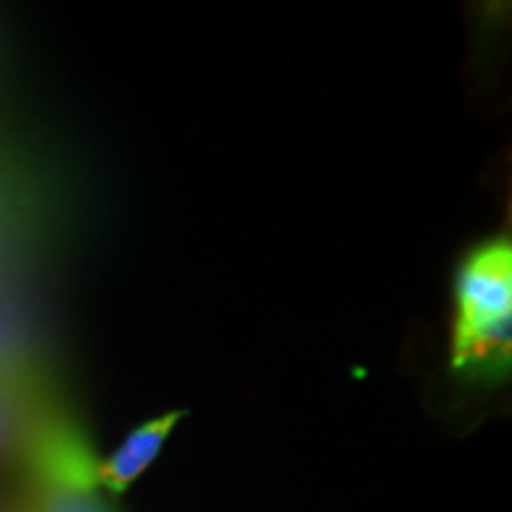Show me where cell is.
Returning a JSON list of instances; mask_svg holds the SVG:
<instances>
[{
	"label": "cell",
	"mask_w": 512,
	"mask_h": 512,
	"mask_svg": "<svg viewBox=\"0 0 512 512\" xmlns=\"http://www.w3.org/2000/svg\"><path fill=\"white\" fill-rule=\"evenodd\" d=\"M512 363V245L496 238L456 275L451 368L470 382H501Z\"/></svg>",
	"instance_id": "obj_1"
},
{
	"label": "cell",
	"mask_w": 512,
	"mask_h": 512,
	"mask_svg": "<svg viewBox=\"0 0 512 512\" xmlns=\"http://www.w3.org/2000/svg\"><path fill=\"white\" fill-rule=\"evenodd\" d=\"M31 489L27 512H112L98 494L93 467L79 437L57 425L29 458Z\"/></svg>",
	"instance_id": "obj_2"
},
{
	"label": "cell",
	"mask_w": 512,
	"mask_h": 512,
	"mask_svg": "<svg viewBox=\"0 0 512 512\" xmlns=\"http://www.w3.org/2000/svg\"><path fill=\"white\" fill-rule=\"evenodd\" d=\"M183 418V411H169L133 427L110 456L95 463L93 477L98 489L110 491L114 496L126 494L145 475L147 467L159 458L171 432L176 430V425Z\"/></svg>",
	"instance_id": "obj_3"
},
{
	"label": "cell",
	"mask_w": 512,
	"mask_h": 512,
	"mask_svg": "<svg viewBox=\"0 0 512 512\" xmlns=\"http://www.w3.org/2000/svg\"><path fill=\"white\" fill-rule=\"evenodd\" d=\"M55 427L29 387L0 375V460H29Z\"/></svg>",
	"instance_id": "obj_4"
},
{
	"label": "cell",
	"mask_w": 512,
	"mask_h": 512,
	"mask_svg": "<svg viewBox=\"0 0 512 512\" xmlns=\"http://www.w3.org/2000/svg\"><path fill=\"white\" fill-rule=\"evenodd\" d=\"M0 512H27V510H24V505H19V508H3Z\"/></svg>",
	"instance_id": "obj_5"
}]
</instances>
